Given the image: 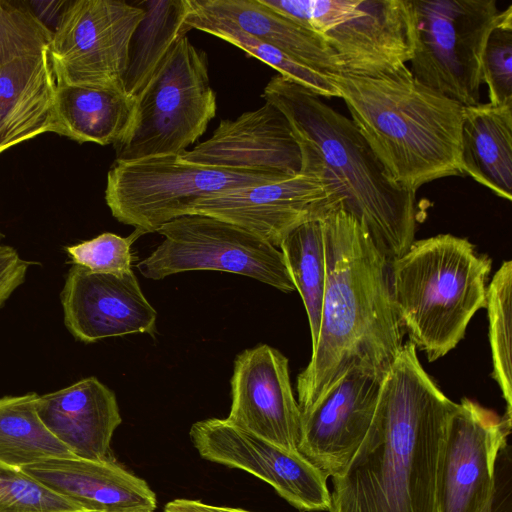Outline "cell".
Listing matches in <instances>:
<instances>
[{
    "instance_id": "1",
    "label": "cell",
    "mask_w": 512,
    "mask_h": 512,
    "mask_svg": "<svg viewBox=\"0 0 512 512\" xmlns=\"http://www.w3.org/2000/svg\"><path fill=\"white\" fill-rule=\"evenodd\" d=\"M412 342L381 381L373 420L332 477L328 512H438L440 460L458 403L422 367Z\"/></svg>"
},
{
    "instance_id": "2",
    "label": "cell",
    "mask_w": 512,
    "mask_h": 512,
    "mask_svg": "<svg viewBox=\"0 0 512 512\" xmlns=\"http://www.w3.org/2000/svg\"><path fill=\"white\" fill-rule=\"evenodd\" d=\"M327 278L317 344L297 377L301 414L352 369L382 381L403 346L389 261L342 203L321 218Z\"/></svg>"
},
{
    "instance_id": "3",
    "label": "cell",
    "mask_w": 512,
    "mask_h": 512,
    "mask_svg": "<svg viewBox=\"0 0 512 512\" xmlns=\"http://www.w3.org/2000/svg\"><path fill=\"white\" fill-rule=\"evenodd\" d=\"M265 102L289 122L301 152V172L319 176L392 261L414 241L416 194L390 180L351 121L322 97L281 76L264 88Z\"/></svg>"
},
{
    "instance_id": "4",
    "label": "cell",
    "mask_w": 512,
    "mask_h": 512,
    "mask_svg": "<svg viewBox=\"0 0 512 512\" xmlns=\"http://www.w3.org/2000/svg\"><path fill=\"white\" fill-rule=\"evenodd\" d=\"M327 75L395 184L416 194L431 181L463 174L460 103L416 81L406 65L377 76Z\"/></svg>"
},
{
    "instance_id": "5",
    "label": "cell",
    "mask_w": 512,
    "mask_h": 512,
    "mask_svg": "<svg viewBox=\"0 0 512 512\" xmlns=\"http://www.w3.org/2000/svg\"><path fill=\"white\" fill-rule=\"evenodd\" d=\"M492 260L467 239L439 234L413 241L389 262L396 313L410 342L433 362L454 349L486 308Z\"/></svg>"
},
{
    "instance_id": "6",
    "label": "cell",
    "mask_w": 512,
    "mask_h": 512,
    "mask_svg": "<svg viewBox=\"0 0 512 512\" xmlns=\"http://www.w3.org/2000/svg\"><path fill=\"white\" fill-rule=\"evenodd\" d=\"M289 176L200 165L181 154L156 155L115 161L107 175L105 200L114 218L146 234L190 214L203 199Z\"/></svg>"
},
{
    "instance_id": "7",
    "label": "cell",
    "mask_w": 512,
    "mask_h": 512,
    "mask_svg": "<svg viewBox=\"0 0 512 512\" xmlns=\"http://www.w3.org/2000/svg\"><path fill=\"white\" fill-rule=\"evenodd\" d=\"M416 81L462 106L479 104L481 61L503 11L496 0H405Z\"/></svg>"
},
{
    "instance_id": "8",
    "label": "cell",
    "mask_w": 512,
    "mask_h": 512,
    "mask_svg": "<svg viewBox=\"0 0 512 512\" xmlns=\"http://www.w3.org/2000/svg\"><path fill=\"white\" fill-rule=\"evenodd\" d=\"M207 57L185 36L135 97L130 128L115 145L116 161L183 154L216 114Z\"/></svg>"
},
{
    "instance_id": "9",
    "label": "cell",
    "mask_w": 512,
    "mask_h": 512,
    "mask_svg": "<svg viewBox=\"0 0 512 512\" xmlns=\"http://www.w3.org/2000/svg\"><path fill=\"white\" fill-rule=\"evenodd\" d=\"M164 240L137 264L148 279L212 270L247 276L282 292L295 286L280 250L230 222L202 214L178 217L157 231Z\"/></svg>"
},
{
    "instance_id": "10",
    "label": "cell",
    "mask_w": 512,
    "mask_h": 512,
    "mask_svg": "<svg viewBox=\"0 0 512 512\" xmlns=\"http://www.w3.org/2000/svg\"><path fill=\"white\" fill-rule=\"evenodd\" d=\"M51 38L27 3L0 0V153L50 131Z\"/></svg>"
},
{
    "instance_id": "11",
    "label": "cell",
    "mask_w": 512,
    "mask_h": 512,
    "mask_svg": "<svg viewBox=\"0 0 512 512\" xmlns=\"http://www.w3.org/2000/svg\"><path fill=\"white\" fill-rule=\"evenodd\" d=\"M143 16L136 2L67 1L49 45L56 86L124 92L131 39Z\"/></svg>"
},
{
    "instance_id": "12",
    "label": "cell",
    "mask_w": 512,
    "mask_h": 512,
    "mask_svg": "<svg viewBox=\"0 0 512 512\" xmlns=\"http://www.w3.org/2000/svg\"><path fill=\"white\" fill-rule=\"evenodd\" d=\"M189 434L203 459L258 477L300 511H329L328 477L298 450L284 449L227 419L197 421Z\"/></svg>"
},
{
    "instance_id": "13",
    "label": "cell",
    "mask_w": 512,
    "mask_h": 512,
    "mask_svg": "<svg viewBox=\"0 0 512 512\" xmlns=\"http://www.w3.org/2000/svg\"><path fill=\"white\" fill-rule=\"evenodd\" d=\"M512 420L463 397L451 417L440 460L438 512H483Z\"/></svg>"
},
{
    "instance_id": "14",
    "label": "cell",
    "mask_w": 512,
    "mask_h": 512,
    "mask_svg": "<svg viewBox=\"0 0 512 512\" xmlns=\"http://www.w3.org/2000/svg\"><path fill=\"white\" fill-rule=\"evenodd\" d=\"M340 202L319 176L300 172L278 181L203 199L194 205L190 214L230 222L277 248L293 229L320 219Z\"/></svg>"
},
{
    "instance_id": "15",
    "label": "cell",
    "mask_w": 512,
    "mask_h": 512,
    "mask_svg": "<svg viewBox=\"0 0 512 512\" xmlns=\"http://www.w3.org/2000/svg\"><path fill=\"white\" fill-rule=\"evenodd\" d=\"M226 418L236 427L287 450H298L302 414L279 350L259 344L237 355Z\"/></svg>"
},
{
    "instance_id": "16",
    "label": "cell",
    "mask_w": 512,
    "mask_h": 512,
    "mask_svg": "<svg viewBox=\"0 0 512 512\" xmlns=\"http://www.w3.org/2000/svg\"><path fill=\"white\" fill-rule=\"evenodd\" d=\"M381 380L352 369L302 413L298 451L327 477L339 475L374 417Z\"/></svg>"
},
{
    "instance_id": "17",
    "label": "cell",
    "mask_w": 512,
    "mask_h": 512,
    "mask_svg": "<svg viewBox=\"0 0 512 512\" xmlns=\"http://www.w3.org/2000/svg\"><path fill=\"white\" fill-rule=\"evenodd\" d=\"M61 303L66 327L84 343L129 334L154 335L156 330L157 312L133 270L107 274L74 265L66 276Z\"/></svg>"
},
{
    "instance_id": "18",
    "label": "cell",
    "mask_w": 512,
    "mask_h": 512,
    "mask_svg": "<svg viewBox=\"0 0 512 512\" xmlns=\"http://www.w3.org/2000/svg\"><path fill=\"white\" fill-rule=\"evenodd\" d=\"M181 156L200 165L286 175L300 173L302 166L300 148L288 120L268 102L234 120H222L209 139Z\"/></svg>"
},
{
    "instance_id": "19",
    "label": "cell",
    "mask_w": 512,
    "mask_h": 512,
    "mask_svg": "<svg viewBox=\"0 0 512 512\" xmlns=\"http://www.w3.org/2000/svg\"><path fill=\"white\" fill-rule=\"evenodd\" d=\"M322 38L339 73L377 76L405 66L412 57L405 0H356Z\"/></svg>"
},
{
    "instance_id": "20",
    "label": "cell",
    "mask_w": 512,
    "mask_h": 512,
    "mask_svg": "<svg viewBox=\"0 0 512 512\" xmlns=\"http://www.w3.org/2000/svg\"><path fill=\"white\" fill-rule=\"evenodd\" d=\"M85 512H154L155 493L141 478L112 459H44L20 468Z\"/></svg>"
},
{
    "instance_id": "21",
    "label": "cell",
    "mask_w": 512,
    "mask_h": 512,
    "mask_svg": "<svg viewBox=\"0 0 512 512\" xmlns=\"http://www.w3.org/2000/svg\"><path fill=\"white\" fill-rule=\"evenodd\" d=\"M36 410L47 429L74 457L104 461L122 418L115 393L96 377L38 395Z\"/></svg>"
},
{
    "instance_id": "22",
    "label": "cell",
    "mask_w": 512,
    "mask_h": 512,
    "mask_svg": "<svg viewBox=\"0 0 512 512\" xmlns=\"http://www.w3.org/2000/svg\"><path fill=\"white\" fill-rule=\"evenodd\" d=\"M191 11L229 22L322 73L341 72L324 39L261 0H188Z\"/></svg>"
},
{
    "instance_id": "23",
    "label": "cell",
    "mask_w": 512,
    "mask_h": 512,
    "mask_svg": "<svg viewBox=\"0 0 512 512\" xmlns=\"http://www.w3.org/2000/svg\"><path fill=\"white\" fill-rule=\"evenodd\" d=\"M460 163L463 174L512 200V104L464 107Z\"/></svg>"
},
{
    "instance_id": "24",
    "label": "cell",
    "mask_w": 512,
    "mask_h": 512,
    "mask_svg": "<svg viewBox=\"0 0 512 512\" xmlns=\"http://www.w3.org/2000/svg\"><path fill=\"white\" fill-rule=\"evenodd\" d=\"M135 97L95 87L56 86L50 131L80 143L118 144L131 126Z\"/></svg>"
},
{
    "instance_id": "25",
    "label": "cell",
    "mask_w": 512,
    "mask_h": 512,
    "mask_svg": "<svg viewBox=\"0 0 512 512\" xmlns=\"http://www.w3.org/2000/svg\"><path fill=\"white\" fill-rule=\"evenodd\" d=\"M144 16L130 43L124 92L136 97L150 80L172 47L191 28L185 20L188 0H144L136 2Z\"/></svg>"
},
{
    "instance_id": "26",
    "label": "cell",
    "mask_w": 512,
    "mask_h": 512,
    "mask_svg": "<svg viewBox=\"0 0 512 512\" xmlns=\"http://www.w3.org/2000/svg\"><path fill=\"white\" fill-rule=\"evenodd\" d=\"M38 394L0 398V461L21 468L44 459L74 457L43 424Z\"/></svg>"
},
{
    "instance_id": "27",
    "label": "cell",
    "mask_w": 512,
    "mask_h": 512,
    "mask_svg": "<svg viewBox=\"0 0 512 512\" xmlns=\"http://www.w3.org/2000/svg\"><path fill=\"white\" fill-rule=\"evenodd\" d=\"M279 248L295 289L305 306L314 350L318 340L327 278L321 219L307 221L293 229L282 240Z\"/></svg>"
},
{
    "instance_id": "28",
    "label": "cell",
    "mask_w": 512,
    "mask_h": 512,
    "mask_svg": "<svg viewBox=\"0 0 512 512\" xmlns=\"http://www.w3.org/2000/svg\"><path fill=\"white\" fill-rule=\"evenodd\" d=\"M185 22L191 29L214 35L240 48L274 68L279 75L307 88L320 97H340L327 74L294 60L229 22L195 13L191 9H189Z\"/></svg>"
},
{
    "instance_id": "29",
    "label": "cell",
    "mask_w": 512,
    "mask_h": 512,
    "mask_svg": "<svg viewBox=\"0 0 512 512\" xmlns=\"http://www.w3.org/2000/svg\"><path fill=\"white\" fill-rule=\"evenodd\" d=\"M512 261H504L494 274L486 292L492 377L506 403L505 416L512 420Z\"/></svg>"
},
{
    "instance_id": "30",
    "label": "cell",
    "mask_w": 512,
    "mask_h": 512,
    "mask_svg": "<svg viewBox=\"0 0 512 512\" xmlns=\"http://www.w3.org/2000/svg\"><path fill=\"white\" fill-rule=\"evenodd\" d=\"M0 512H85L18 467L0 461Z\"/></svg>"
},
{
    "instance_id": "31",
    "label": "cell",
    "mask_w": 512,
    "mask_h": 512,
    "mask_svg": "<svg viewBox=\"0 0 512 512\" xmlns=\"http://www.w3.org/2000/svg\"><path fill=\"white\" fill-rule=\"evenodd\" d=\"M482 83L488 87L489 103L512 104V6L504 11L490 32L481 61Z\"/></svg>"
},
{
    "instance_id": "32",
    "label": "cell",
    "mask_w": 512,
    "mask_h": 512,
    "mask_svg": "<svg viewBox=\"0 0 512 512\" xmlns=\"http://www.w3.org/2000/svg\"><path fill=\"white\" fill-rule=\"evenodd\" d=\"M140 235L138 230L128 237L105 232L65 249L74 265L97 273L124 274L132 271L131 245Z\"/></svg>"
},
{
    "instance_id": "33",
    "label": "cell",
    "mask_w": 512,
    "mask_h": 512,
    "mask_svg": "<svg viewBox=\"0 0 512 512\" xmlns=\"http://www.w3.org/2000/svg\"><path fill=\"white\" fill-rule=\"evenodd\" d=\"M483 512H512V462L508 444L499 453L493 494Z\"/></svg>"
},
{
    "instance_id": "34",
    "label": "cell",
    "mask_w": 512,
    "mask_h": 512,
    "mask_svg": "<svg viewBox=\"0 0 512 512\" xmlns=\"http://www.w3.org/2000/svg\"><path fill=\"white\" fill-rule=\"evenodd\" d=\"M30 262L10 246H0V308L24 282Z\"/></svg>"
},
{
    "instance_id": "35",
    "label": "cell",
    "mask_w": 512,
    "mask_h": 512,
    "mask_svg": "<svg viewBox=\"0 0 512 512\" xmlns=\"http://www.w3.org/2000/svg\"><path fill=\"white\" fill-rule=\"evenodd\" d=\"M66 3V0L30 1L27 5L38 20L53 32Z\"/></svg>"
},
{
    "instance_id": "36",
    "label": "cell",
    "mask_w": 512,
    "mask_h": 512,
    "mask_svg": "<svg viewBox=\"0 0 512 512\" xmlns=\"http://www.w3.org/2000/svg\"><path fill=\"white\" fill-rule=\"evenodd\" d=\"M164 512H251L239 508L216 506L198 500L175 499L168 502Z\"/></svg>"
},
{
    "instance_id": "37",
    "label": "cell",
    "mask_w": 512,
    "mask_h": 512,
    "mask_svg": "<svg viewBox=\"0 0 512 512\" xmlns=\"http://www.w3.org/2000/svg\"><path fill=\"white\" fill-rule=\"evenodd\" d=\"M1 238H2V234H1V232H0V242H1ZM0 246H1V245H0Z\"/></svg>"
}]
</instances>
